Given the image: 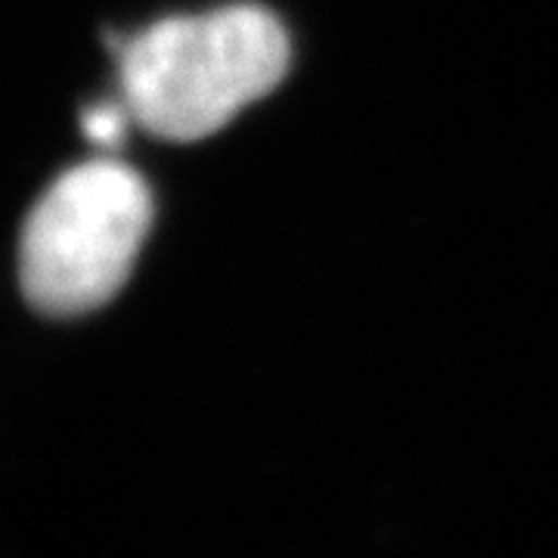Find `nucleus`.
I'll list each match as a JSON object with an SVG mask.
<instances>
[{
    "label": "nucleus",
    "mask_w": 558,
    "mask_h": 558,
    "mask_svg": "<svg viewBox=\"0 0 558 558\" xmlns=\"http://www.w3.org/2000/svg\"><path fill=\"white\" fill-rule=\"evenodd\" d=\"M149 220L153 199L137 171L119 161L65 171L22 230L25 299L53 317L97 311L124 286Z\"/></svg>",
    "instance_id": "nucleus-2"
},
{
    "label": "nucleus",
    "mask_w": 558,
    "mask_h": 558,
    "mask_svg": "<svg viewBox=\"0 0 558 558\" xmlns=\"http://www.w3.org/2000/svg\"><path fill=\"white\" fill-rule=\"evenodd\" d=\"M128 106H94L84 112V134L94 140L97 146H119L124 134V119H128Z\"/></svg>",
    "instance_id": "nucleus-3"
},
{
    "label": "nucleus",
    "mask_w": 558,
    "mask_h": 558,
    "mask_svg": "<svg viewBox=\"0 0 558 558\" xmlns=\"http://www.w3.org/2000/svg\"><path fill=\"white\" fill-rule=\"evenodd\" d=\"M289 38L274 13L236 3L178 16L121 47V90L131 119L161 140H202L242 106L277 87Z\"/></svg>",
    "instance_id": "nucleus-1"
}]
</instances>
